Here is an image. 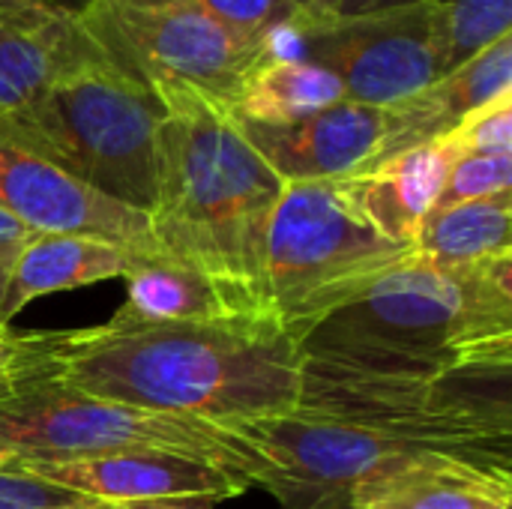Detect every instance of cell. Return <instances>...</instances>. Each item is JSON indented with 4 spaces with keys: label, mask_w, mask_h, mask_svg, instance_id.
<instances>
[{
    "label": "cell",
    "mask_w": 512,
    "mask_h": 509,
    "mask_svg": "<svg viewBox=\"0 0 512 509\" xmlns=\"http://www.w3.org/2000/svg\"><path fill=\"white\" fill-rule=\"evenodd\" d=\"M54 384L219 426L294 414L300 339L270 321L135 324L60 330Z\"/></svg>",
    "instance_id": "1"
},
{
    "label": "cell",
    "mask_w": 512,
    "mask_h": 509,
    "mask_svg": "<svg viewBox=\"0 0 512 509\" xmlns=\"http://www.w3.org/2000/svg\"><path fill=\"white\" fill-rule=\"evenodd\" d=\"M282 189L231 111L210 102L168 105L156 138L150 243L207 276L237 318L270 321L261 264Z\"/></svg>",
    "instance_id": "2"
},
{
    "label": "cell",
    "mask_w": 512,
    "mask_h": 509,
    "mask_svg": "<svg viewBox=\"0 0 512 509\" xmlns=\"http://www.w3.org/2000/svg\"><path fill=\"white\" fill-rule=\"evenodd\" d=\"M300 357L426 378L512 372V255L438 267L411 252L312 324Z\"/></svg>",
    "instance_id": "3"
},
{
    "label": "cell",
    "mask_w": 512,
    "mask_h": 509,
    "mask_svg": "<svg viewBox=\"0 0 512 509\" xmlns=\"http://www.w3.org/2000/svg\"><path fill=\"white\" fill-rule=\"evenodd\" d=\"M162 120L165 108L153 93L102 63L60 78L27 108L0 117V141L123 207L150 213Z\"/></svg>",
    "instance_id": "4"
},
{
    "label": "cell",
    "mask_w": 512,
    "mask_h": 509,
    "mask_svg": "<svg viewBox=\"0 0 512 509\" xmlns=\"http://www.w3.org/2000/svg\"><path fill=\"white\" fill-rule=\"evenodd\" d=\"M510 387L512 372L426 378L300 357L297 411L510 468Z\"/></svg>",
    "instance_id": "5"
},
{
    "label": "cell",
    "mask_w": 512,
    "mask_h": 509,
    "mask_svg": "<svg viewBox=\"0 0 512 509\" xmlns=\"http://www.w3.org/2000/svg\"><path fill=\"white\" fill-rule=\"evenodd\" d=\"M414 249L381 237L342 180L285 183L264 240V309L297 339Z\"/></svg>",
    "instance_id": "6"
},
{
    "label": "cell",
    "mask_w": 512,
    "mask_h": 509,
    "mask_svg": "<svg viewBox=\"0 0 512 509\" xmlns=\"http://www.w3.org/2000/svg\"><path fill=\"white\" fill-rule=\"evenodd\" d=\"M102 60L153 93L162 108L210 102L231 111L273 42H246L180 3L96 0L75 15Z\"/></svg>",
    "instance_id": "7"
},
{
    "label": "cell",
    "mask_w": 512,
    "mask_h": 509,
    "mask_svg": "<svg viewBox=\"0 0 512 509\" xmlns=\"http://www.w3.org/2000/svg\"><path fill=\"white\" fill-rule=\"evenodd\" d=\"M0 450L15 462L165 450L216 462L255 489L252 456L228 426L96 399L54 381L0 402Z\"/></svg>",
    "instance_id": "8"
},
{
    "label": "cell",
    "mask_w": 512,
    "mask_h": 509,
    "mask_svg": "<svg viewBox=\"0 0 512 509\" xmlns=\"http://www.w3.org/2000/svg\"><path fill=\"white\" fill-rule=\"evenodd\" d=\"M252 456V483L282 509H351L354 489L429 450L414 441L312 414L228 423Z\"/></svg>",
    "instance_id": "9"
},
{
    "label": "cell",
    "mask_w": 512,
    "mask_h": 509,
    "mask_svg": "<svg viewBox=\"0 0 512 509\" xmlns=\"http://www.w3.org/2000/svg\"><path fill=\"white\" fill-rule=\"evenodd\" d=\"M270 54L333 72L345 99L381 111L444 78L432 3L294 24L273 39Z\"/></svg>",
    "instance_id": "10"
},
{
    "label": "cell",
    "mask_w": 512,
    "mask_h": 509,
    "mask_svg": "<svg viewBox=\"0 0 512 509\" xmlns=\"http://www.w3.org/2000/svg\"><path fill=\"white\" fill-rule=\"evenodd\" d=\"M0 213L33 234H90L147 249V213L123 207L60 168L0 141Z\"/></svg>",
    "instance_id": "11"
},
{
    "label": "cell",
    "mask_w": 512,
    "mask_h": 509,
    "mask_svg": "<svg viewBox=\"0 0 512 509\" xmlns=\"http://www.w3.org/2000/svg\"><path fill=\"white\" fill-rule=\"evenodd\" d=\"M45 483L72 489L93 501L126 504L177 495H210L216 501L249 492V480L207 459L165 453V450H126L105 456H84L66 462H15Z\"/></svg>",
    "instance_id": "12"
},
{
    "label": "cell",
    "mask_w": 512,
    "mask_h": 509,
    "mask_svg": "<svg viewBox=\"0 0 512 509\" xmlns=\"http://www.w3.org/2000/svg\"><path fill=\"white\" fill-rule=\"evenodd\" d=\"M237 126L282 183L345 180L375 162L384 138V111L345 99L294 123L237 120Z\"/></svg>",
    "instance_id": "13"
},
{
    "label": "cell",
    "mask_w": 512,
    "mask_h": 509,
    "mask_svg": "<svg viewBox=\"0 0 512 509\" xmlns=\"http://www.w3.org/2000/svg\"><path fill=\"white\" fill-rule=\"evenodd\" d=\"M512 93V36L495 42L456 72L438 78L411 99L384 108V138L369 168L384 159L447 138L471 114ZM366 168V171H369Z\"/></svg>",
    "instance_id": "14"
},
{
    "label": "cell",
    "mask_w": 512,
    "mask_h": 509,
    "mask_svg": "<svg viewBox=\"0 0 512 509\" xmlns=\"http://www.w3.org/2000/svg\"><path fill=\"white\" fill-rule=\"evenodd\" d=\"M512 471L420 450L354 489L351 509H510Z\"/></svg>",
    "instance_id": "15"
},
{
    "label": "cell",
    "mask_w": 512,
    "mask_h": 509,
    "mask_svg": "<svg viewBox=\"0 0 512 509\" xmlns=\"http://www.w3.org/2000/svg\"><path fill=\"white\" fill-rule=\"evenodd\" d=\"M456 159V147L441 138L423 147L402 150L369 171L345 177L342 186L360 216L381 237L414 249L417 234L435 210Z\"/></svg>",
    "instance_id": "16"
},
{
    "label": "cell",
    "mask_w": 512,
    "mask_h": 509,
    "mask_svg": "<svg viewBox=\"0 0 512 509\" xmlns=\"http://www.w3.org/2000/svg\"><path fill=\"white\" fill-rule=\"evenodd\" d=\"M102 63L75 15L48 9L33 21H0V117L27 108L60 78Z\"/></svg>",
    "instance_id": "17"
},
{
    "label": "cell",
    "mask_w": 512,
    "mask_h": 509,
    "mask_svg": "<svg viewBox=\"0 0 512 509\" xmlns=\"http://www.w3.org/2000/svg\"><path fill=\"white\" fill-rule=\"evenodd\" d=\"M135 252L138 249L90 234H30L15 252L0 300V324H12V318L39 297L123 279Z\"/></svg>",
    "instance_id": "18"
},
{
    "label": "cell",
    "mask_w": 512,
    "mask_h": 509,
    "mask_svg": "<svg viewBox=\"0 0 512 509\" xmlns=\"http://www.w3.org/2000/svg\"><path fill=\"white\" fill-rule=\"evenodd\" d=\"M126 303L117 318L135 324H222L237 318L222 294L198 270L159 255L153 246L138 249L123 273Z\"/></svg>",
    "instance_id": "19"
},
{
    "label": "cell",
    "mask_w": 512,
    "mask_h": 509,
    "mask_svg": "<svg viewBox=\"0 0 512 509\" xmlns=\"http://www.w3.org/2000/svg\"><path fill=\"white\" fill-rule=\"evenodd\" d=\"M345 102L339 78L309 60L267 54L246 75L231 117L249 123H294Z\"/></svg>",
    "instance_id": "20"
},
{
    "label": "cell",
    "mask_w": 512,
    "mask_h": 509,
    "mask_svg": "<svg viewBox=\"0 0 512 509\" xmlns=\"http://www.w3.org/2000/svg\"><path fill=\"white\" fill-rule=\"evenodd\" d=\"M512 192L429 213L414 255L438 267H474L512 255Z\"/></svg>",
    "instance_id": "21"
},
{
    "label": "cell",
    "mask_w": 512,
    "mask_h": 509,
    "mask_svg": "<svg viewBox=\"0 0 512 509\" xmlns=\"http://www.w3.org/2000/svg\"><path fill=\"white\" fill-rule=\"evenodd\" d=\"M432 18L444 75H450L510 36L512 0H432Z\"/></svg>",
    "instance_id": "22"
},
{
    "label": "cell",
    "mask_w": 512,
    "mask_h": 509,
    "mask_svg": "<svg viewBox=\"0 0 512 509\" xmlns=\"http://www.w3.org/2000/svg\"><path fill=\"white\" fill-rule=\"evenodd\" d=\"M132 3L189 6L246 42H273L279 33L297 24V12L288 0H132Z\"/></svg>",
    "instance_id": "23"
},
{
    "label": "cell",
    "mask_w": 512,
    "mask_h": 509,
    "mask_svg": "<svg viewBox=\"0 0 512 509\" xmlns=\"http://www.w3.org/2000/svg\"><path fill=\"white\" fill-rule=\"evenodd\" d=\"M57 333H18L0 324V402L54 381Z\"/></svg>",
    "instance_id": "24"
},
{
    "label": "cell",
    "mask_w": 512,
    "mask_h": 509,
    "mask_svg": "<svg viewBox=\"0 0 512 509\" xmlns=\"http://www.w3.org/2000/svg\"><path fill=\"white\" fill-rule=\"evenodd\" d=\"M504 192H512V156L468 153L453 162L435 210H447L456 204H468V201H480V198H492Z\"/></svg>",
    "instance_id": "25"
},
{
    "label": "cell",
    "mask_w": 512,
    "mask_h": 509,
    "mask_svg": "<svg viewBox=\"0 0 512 509\" xmlns=\"http://www.w3.org/2000/svg\"><path fill=\"white\" fill-rule=\"evenodd\" d=\"M0 509H105V504L45 483L12 462L0 468Z\"/></svg>",
    "instance_id": "26"
},
{
    "label": "cell",
    "mask_w": 512,
    "mask_h": 509,
    "mask_svg": "<svg viewBox=\"0 0 512 509\" xmlns=\"http://www.w3.org/2000/svg\"><path fill=\"white\" fill-rule=\"evenodd\" d=\"M447 141L456 147L459 156L468 153L512 156V93L471 114L456 132L447 135Z\"/></svg>",
    "instance_id": "27"
},
{
    "label": "cell",
    "mask_w": 512,
    "mask_h": 509,
    "mask_svg": "<svg viewBox=\"0 0 512 509\" xmlns=\"http://www.w3.org/2000/svg\"><path fill=\"white\" fill-rule=\"evenodd\" d=\"M105 504V501H102ZM216 498L210 495H177V498H153V501H126L105 504V509H216Z\"/></svg>",
    "instance_id": "28"
},
{
    "label": "cell",
    "mask_w": 512,
    "mask_h": 509,
    "mask_svg": "<svg viewBox=\"0 0 512 509\" xmlns=\"http://www.w3.org/2000/svg\"><path fill=\"white\" fill-rule=\"evenodd\" d=\"M417 3H432V0H342L333 18L372 15V12H387V9H402V6H417Z\"/></svg>",
    "instance_id": "29"
},
{
    "label": "cell",
    "mask_w": 512,
    "mask_h": 509,
    "mask_svg": "<svg viewBox=\"0 0 512 509\" xmlns=\"http://www.w3.org/2000/svg\"><path fill=\"white\" fill-rule=\"evenodd\" d=\"M297 12V24H312V21H327L333 18L336 6L342 0H288Z\"/></svg>",
    "instance_id": "30"
},
{
    "label": "cell",
    "mask_w": 512,
    "mask_h": 509,
    "mask_svg": "<svg viewBox=\"0 0 512 509\" xmlns=\"http://www.w3.org/2000/svg\"><path fill=\"white\" fill-rule=\"evenodd\" d=\"M45 12V0H0V21H33Z\"/></svg>",
    "instance_id": "31"
},
{
    "label": "cell",
    "mask_w": 512,
    "mask_h": 509,
    "mask_svg": "<svg viewBox=\"0 0 512 509\" xmlns=\"http://www.w3.org/2000/svg\"><path fill=\"white\" fill-rule=\"evenodd\" d=\"M33 231H27L21 222H15L12 216L0 213V243H24Z\"/></svg>",
    "instance_id": "32"
},
{
    "label": "cell",
    "mask_w": 512,
    "mask_h": 509,
    "mask_svg": "<svg viewBox=\"0 0 512 509\" xmlns=\"http://www.w3.org/2000/svg\"><path fill=\"white\" fill-rule=\"evenodd\" d=\"M18 246L21 243H0V300H3V288H6V279H9V270H12Z\"/></svg>",
    "instance_id": "33"
},
{
    "label": "cell",
    "mask_w": 512,
    "mask_h": 509,
    "mask_svg": "<svg viewBox=\"0 0 512 509\" xmlns=\"http://www.w3.org/2000/svg\"><path fill=\"white\" fill-rule=\"evenodd\" d=\"M96 0H45L48 9L54 12H63V15H81L87 6H93Z\"/></svg>",
    "instance_id": "34"
},
{
    "label": "cell",
    "mask_w": 512,
    "mask_h": 509,
    "mask_svg": "<svg viewBox=\"0 0 512 509\" xmlns=\"http://www.w3.org/2000/svg\"><path fill=\"white\" fill-rule=\"evenodd\" d=\"M12 462H15V459H12L9 453H3V450H0V468H3V465H12Z\"/></svg>",
    "instance_id": "35"
}]
</instances>
